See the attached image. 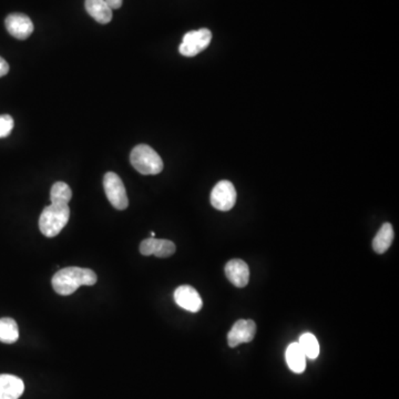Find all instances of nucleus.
I'll return each mask as SVG.
<instances>
[{
    "instance_id": "9d476101",
    "label": "nucleus",
    "mask_w": 399,
    "mask_h": 399,
    "mask_svg": "<svg viewBox=\"0 0 399 399\" xmlns=\"http://www.w3.org/2000/svg\"><path fill=\"white\" fill-rule=\"evenodd\" d=\"M140 253L145 256L156 255V258H169L176 253V244L169 240L145 239L140 244Z\"/></svg>"
},
{
    "instance_id": "f3484780",
    "label": "nucleus",
    "mask_w": 399,
    "mask_h": 399,
    "mask_svg": "<svg viewBox=\"0 0 399 399\" xmlns=\"http://www.w3.org/2000/svg\"><path fill=\"white\" fill-rule=\"evenodd\" d=\"M300 348L303 350L307 359H315L319 355V344L315 336L311 332H305L300 337L298 341Z\"/></svg>"
},
{
    "instance_id": "1a4fd4ad",
    "label": "nucleus",
    "mask_w": 399,
    "mask_h": 399,
    "mask_svg": "<svg viewBox=\"0 0 399 399\" xmlns=\"http://www.w3.org/2000/svg\"><path fill=\"white\" fill-rule=\"evenodd\" d=\"M174 301L182 307L183 310L191 313L199 312L203 306L202 298L200 296L197 289L190 285H182L178 287L174 292Z\"/></svg>"
},
{
    "instance_id": "9b49d317",
    "label": "nucleus",
    "mask_w": 399,
    "mask_h": 399,
    "mask_svg": "<svg viewBox=\"0 0 399 399\" xmlns=\"http://www.w3.org/2000/svg\"><path fill=\"white\" fill-rule=\"evenodd\" d=\"M226 275L234 287H245L250 281V269L244 261L234 258L226 265Z\"/></svg>"
},
{
    "instance_id": "4be33fe9",
    "label": "nucleus",
    "mask_w": 399,
    "mask_h": 399,
    "mask_svg": "<svg viewBox=\"0 0 399 399\" xmlns=\"http://www.w3.org/2000/svg\"><path fill=\"white\" fill-rule=\"evenodd\" d=\"M151 237H156V233H154V232H151Z\"/></svg>"
},
{
    "instance_id": "7ed1b4c3",
    "label": "nucleus",
    "mask_w": 399,
    "mask_h": 399,
    "mask_svg": "<svg viewBox=\"0 0 399 399\" xmlns=\"http://www.w3.org/2000/svg\"><path fill=\"white\" fill-rule=\"evenodd\" d=\"M130 162L133 168L143 176H156L163 170L161 156L147 145H139L133 148Z\"/></svg>"
},
{
    "instance_id": "dca6fc26",
    "label": "nucleus",
    "mask_w": 399,
    "mask_h": 399,
    "mask_svg": "<svg viewBox=\"0 0 399 399\" xmlns=\"http://www.w3.org/2000/svg\"><path fill=\"white\" fill-rule=\"evenodd\" d=\"M19 339V330L15 319L0 318V341L5 344H14Z\"/></svg>"
},
{
    "instance_id": "f257e3e1",
    "label": "nucleus",
    "mask_w": 399,
    "mask_h": 399,
    "mask_svg": "<svg viewBox=\"0 0 399 399\" xmlns=\"http://www.w3.org/2000/svg\"><path fill=\"white\" fill-rule=\"evenodd\" d=\"M96 273L93 269L77 266L66 267L56 273L52 278V287L59 295H71L80 287H93L97 283Z\"/></svg>"
},
{
    "instance_id": "2eb2a0df",
    "label": "nucleus",
    "mask_w": 399,
    "mask_h": 399,
    "mask_svg": "<svg viewBox=\"0 0 399 399\" xmlns=\"http://www.w3.org/2000/svg\"><path fill=\"white\" fill-rule=\"evenodd\" d=\"M394 235H395V233H394L393 226H391V223L383 224L376 237L374 239V251L378 253V254H383V253L387 251L391 247V243H393Z\"/></svg>"
},
{
    "instance_id": "6e6552de",
    "label": "nucleus",
    "mask_w": 399,
    "mask_h": 399,
    "mask_svg": "<svg viewBox=\"0 0 399 399\" xmlns=\"http://www.w3.org/2000/svg\"><path fill=\"white\" fill-rule=\"evenodd\" d=\"M5 26L7 32L19 40H25L34 32V23L32 19L23 14L9 15L5 21Z\"/></svg>"
},
{
    "instance_id": "39448f33",
    "label": "nucleus",
    "mask_w": 399,
    "mask_h": 399,
    "mask_svg": "<svg viewBox=\"0 0 399 399\" xmlns=\"http://www.w3.org/2000/svg\"><path fill=\"white\" fill-rule=\"evenodd\" d=\"M104 188L106 195L113 208L120 211L128 208L129 200H128L127 191H125V184L118 174L113 172L104 174Z\"/></svg>"
},
{
    "instance_id": "0eeeda50",
    "label": "nucleus",
    "mask_w": 399,
    "mask_h": 399,
    "mask_svg": "<svg viewBox=\"0 0 399 399\" xmlns=\"http://www.w3.org/2000/svg\"><path fill=\"white\" fill-rule=\"evenodd\" d=\"M256 324L252 319H239L228 334L230 348H234L243 343H250L254 339Z\"/></svg>"
},
{
    "instance_id": "ddd939ff",
    "label": "nucleus",
    "mask_w": 399,
    "mask_h": 399,
    "mask_svg": "<svg viewBox=\"0 0 399 399\" xmlns=\"http://www.w3.org/2000/svg\"><path fill=\"white\" fill-rule=\"evenodd\" d=\"M84 7L97 23L107 25L112 21V9L106 3V0H86Z\"/></svg>"
},
{
    "instance_id": "6ab92c4d",
    "label": "nucleus",
    "mask_w": 399,
    "mask_h": 399,
    "mask_svg": "<svg viewBox=\"0 0 399 399\" xmlns=\"http://www.w3.org/2000/svg\"><path fill=\"white\" fill-rule=\"evenodd\" d=\"M14 129V119L9 114L0 116V139L6 138Z\"/></svg>"
},
{
    "instance_id": "412c9836",
    "label": "nucleus",
    "mask_w": 399,
    "mask_h": 399,
    "mask_svg": "<svg viewBox=\"0 0 399 399\" xmlns=\"http://www.w3.org/2000/svg\"><path fill=\"white\" fill-rule=\"evenodd\" d=\"M106 3L110 6L111 9L121 8L123 0H106Z\"/></svg>"
},
{
    "instance_id": "f03ea898",
    "label": "nucleus",
    "mask_w": 399,
    "mask_h": 399,
    "mask_svg": "<svg viewBox=\"0 0 399 399\" xmlns=\"http://www.w3.org/2000/svg\"><path fill=\"white\" fill-rule=\"evenodd\" d=\"M70 208L68 204L51 203L46 206L39 219V229L47 237H55L62 231L69 221Z\"/></svg>"
},
{
    "instance_id": "20e7f679",
    "label": "nucleus",
    "mask_w": 399,
    "mask_h": 399,
    "mask_svg": "<svg viewBox=\"0 0 399 399\" xmlns=\"http://www.w3.org/2000/svg\"><path fill=\"white\" fill-rule=\"evenodd\" d=\"M212 40V32L206 28L189 32L183 37L179 51L184 57H194L206 50Z\"/></svg>"
},
{
    "instance_id": "f8f14e48",
    "label": "nucleus",
    "mask_w": 399,
    "mask_h": 399,
    "mask_svg": "<svg viewBox=\"0 0 399 399\" xmlns=\"http://www.w3.org/2000/svg\"><path fill=\"white\" fill-rule=\"evenodd\" d=\"M25 391L23 380L14 375H0V399H18Z\"/></svg>"
},
{
    "instance_id": "4468645a",
    "label": "nucleus",
    "mask_w": 399,
    "mask_h": 399,
    "mask_svg": "<svg viewBox=\"0 0 399 399\" xmlns=\"http://www.w3.org/2000/svg\"><path fill=\"white\" fill-rule=\"evenodd\" d=\"M287 362L289 370L294 373H303L306 367V356L304 354L298 343H293L287 350Z\"/></svg>"
},
{
    "instance_id": "aec40b11",
    "label": "nucleus",
    "mask_w": 399,
    "mask_h": 399,
    "mask_svg": "<svg viewBox=\"0 0 399 399\" xmlns=\"http://www.w3.org/2000/svg\"><path fill=\"white\" fill-rule=\"evenodd\" d=\"M9 73V64L5 59L0 57V78Z\"/></svg>"
},
{
    "instance_id": "423d86ee",
    "label": "nucleus",
    "mask_w": 399,
    "mask_h": 399,
    "mask_svg": "<svg viewBox=\"0 0 399 399\" xmlns=\"http://www.w3.org/2000/svg\"><path fill=\"white\" fill-rule=\"evenodd\" d=\"M237 202V190L230 181L223 180L215 185L211 192V204L219 211L228 212Z\"/></svg>"
},
{
    "instance_id": "a211bd4d",
    "label": "nucleus",
    "mask_w": 399,
    "mask_h": 399,
    "mask_svg": "<svg viewBox=\"0 0 399 399\" xmlns=\"http://www.w3.org/2000/svg\"><path fill=\"white\" fill-rule=\"evenodd\" d=\"M73 197V191L69 185L64 182H56L50 191V200L55 204H68Z\"/></svg>"
}]
</instances>
